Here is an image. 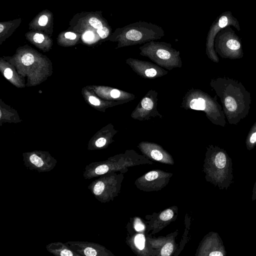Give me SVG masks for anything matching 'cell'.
I'll return each mask as SVG.
<instances>
[{"instance_id":"cell-1","label":"cell","mask_w":256,"mask_h":256,"mask_svg":"<svg viewBox=\"0 0 256 256\" xmlns=\"http://www.w3.org/2000/svg\"><path fill=\"white\" fill-rule=\"evenodd\" d=\"M203 171L206 180L220 190H227L233 183L232 160L220 148L212 146L207 148Z\"/></svg>"},{"instance_id":"cell-2","label":"cell","mask_w":256,"mask_h":256,"mask_svg":"<svg viewBox=\"0 0 256 256\" xmlns=\"http://www.w3.org/2000/svg\"><path fill=\"white\" fill-rule=\"evenodd\" d=\"M164 36L162 28L150 22L139 21L118 28L108 40L118 42L116 48L144 44L160 39Z\"/></svg>"},{"instance_id":"cell-3","label":"cell","mask_w":256,"mask_h":256,"mask_svg":"<svg viewBox=\"0 0 256 256\" xmlns=\"http://www.w3.org/2000/svg\"><path fill=\"white\" fill-rule=\"evenodd\" d=\"M152 164L154 162L144 155L133 150H128L106 160L93 162L86 165L83 176L84 179L90 180L112 172L125 173L128 171V168L134 166Z\"/></svg>"},{"instance_id":"cell-4","label":"cell","mask_w":256,"mask_h":256,"mask_svg":"<svg viewBox=\"0 0 256 256\" xmlns=\"http://www.w3.org/2000/svg\"><path fill=\"white\" fill-rule=\"evenodd\" d=\"M139 50L140 55L149 58L167 70L182 67L180 52L174 48L170 43L152 40L140 46Z\"/></svg>"},{"instance_id":"cell-5","label":"cell","mask_w":256,"mask_h":256,"mask_svg":"<svg viewBox=\"0 0 256 256\" xmlns=\"http://www.w3.org/2000/svg\"><path fill=\"white\" fill-rule=\"evenodd\" d=\"M124 174L112 172L101 175L89 184L88 189L102 203L112 201L120 192Z\"/></svg>"},{"instance_id":"cell-6","label":"cell","mask_w":256,"mask_h":256,"mask_svg":"<svg viewBox=\"0 0 256 256\" xmlns=\"http://www.w3.org/2000/svg\"><path fill=\"white\" fill-rule=\"evenodd\" d=\"M69 25L67 30L82 34L90 32H96L98 29L109 26L101 11L78 12L73 16Z\"/></svg>"},{"instance_id":"cell-7","label":"cell","mask_w":256,"mask_h":256,"mask_svg":"<svg viewBox=\"0 0 256 256\" xmlns=\"http://www.w3.org/2000/svg\"><path fill=\"white\" fill-rule=\"evenodd\" d=\"M158 93L155 90H150L141 99L132 112L130 117L140 121L156 118H162L163 116L158 112Z\"/></svg>"},{"instance_id":"cell-8","label":"cell","mask_w":256,"mask_h":256,"mask_svg":"<svg viewBox=\"0 0 256 256\" xmlns=\"http://www.w3.org/2000/svg\"><path fill=\"white\" fill-rule=\"evenodd\" d=\"M172 173L160 170L150 171L138 178L134 182L136 188L143 192L160 190L168 184Z\"/></svg>"},{"instance_id":"cell-9","label":"cell","mask_w":256,"mask_h":256,"mask_svg":"<svg viewBox=\"0 0 256 256\" xmlns=\"http://www.w3.org/2000/svg\"><path fill=\"white\" fill-rule=\"evenodd\" d=\"M228 26H233L238 32L240 30L238 20L232 15L230 11L223 12L217 17L210 26L206 42V51L208 56H215L214 44L216 35L219 31Z\"/></svg>"},{"instance_id":"cell-10","label":"cell","mask_w":256,"mask_h":256,"mask_svg":"<svg viewBox=\"0 0 256 256\" xmlns=\"http://www.w3.org/2000/svg\"><path fill=\"white\" fill-rule=\"evenodd\" d=\"M126 62L134 72L144 78H160L168 72L164 68L148 61L130 58H127Z\"/></svg>"},{"instance_id":"cell-11","label":"cell","mask_w":256,"mask_h":256,"mask_svg":"<svg viewBox=\"0 0 256 256\" xmlns=\"http://www.w3.org/2000/svg\"><path fill=\"white\" fill-rule=\"evenodd\" d=\"M25 166L38 172H48L56 166L57 161L48 154L31 152L24 154Z\"/></svg>"},{"instance_id":"cell-12","label":"cell","mask_w":256,"mask_h":256,"mask_svg":"<svg viewBox=\"0 0 256 256\" xmlns=\"http://www.w3.org/2000/svg\"><path fill=\"white\" fill-rule=\"evenodd\" d=\"M226 252L217 232H210L205 236L197 250L196 256H225Z\"/></svg>"},{"instance_id":"cell-13","label":"cell","mask_w":256,"mask_h":256,"mask_svg":"<svg viewBox=\"0 0 256 256\" xmlns=\"http://www.w3.org/2000/svg\"><path fill=\"white\" fill-rule=\"evenodd\" d=\"M214 44L215 47L222 51L239 52L242 48L240 40L231 26H226L219 31Z\"/></svg>"},{"instance_id":"cell-14","label":"cell","mask_w":256,"mask_h":256,"mask_svg":"<svg viewBox=\"0 0 256 256\" xmlns=\"http://www.w3.org/2000/svg\"><path fill=\"white\" fill-rule=\"evenodd\" d=\"M137 146L143 155L150 160L164 164H174L172 156L158 144L142 141Z\"/></svg>"},{"instance_id":"cell-15","label":"cell","mask_w":256,"mask_h":256,"mask_svg":"<svg viewBox=\"0 0 256 256\" xmlns=\"http://www.w3.org/2000/svg\"><path fill=\"white\" fill-rule=\"evenodd\" d=\"M70 248L80 256H114L103 246L94 242L82 241H68L66 242Z\"/></svg>"},{"instance_id":"cell-16","label":"cell","mask_w":256,"mask_h":256,"mask_svg":"<svg viewBox=\"0 0 256 256\" xmlns=\"http://www.w3.org/2000/svg\"><path fill=\"white\" fill-rule=\"evenodd\" d=\"M30 30L44 33L50 36L54 32V15L52 12L45 9L38 12L28 24Z\"/></svg>"},{"instance_id":"cell-17","label":"cell","mask_w":256,"mask_h":256,"mask_svg":"<svg viewBox=\"0 0 256 256\" xmlns=\"http://www.w3.org/2000/svg\"><path fill=\"white\" fill-rule=\"evenodd\" d=\"M177 214L174 216V208H170L161 212L154 222L148 228L149 230H152V234L160 232L166 226L174 220Z\"/></svg>"},{"instance_id":"cell-18","label":"cell","mask_w":256,"mask_h":256,"mask_svg":"<svg viewBox=\"0 0 256 256\" xmlns=\"http://www.w3.org/2000/svg\"><path fill=\"white\" fill-rule=\"evenodd\" d=\"M46 248L48 252L56 256H80L72 250L66 243L52 242L47 244Z\"/></svg>"},{"instance_id":"cell-19","label":"cell","mask_w":256,"mask_h":256,"mask_svg":"<svg viewBox=\"0 0 256 256\" xmlns=\"http://www.w3.org/2000/svg\"><path fill=\"white\" fill-rule=\"evenodd\" d=\"M26 38L32 43L42 48H49L52 44L50 36L37 31L30 30L25 34Z\"/></svg>"},{"instance_id":"cell-20","label":"cell","mask_w":256,"mask_h":256,"mask_svg":"<svg viewBox=\"0 0 256 256\" xmlns=\"http://www.w3.org/2000/svg\"><path fill=\"white\" fill-rule=\"evenodd\" d=\"M21 18H16L0 22V44L10 37L20 25Z\"/></svg>"},{"instance_id":"cell-21","label":"cell","mask_w":256,"mask_h":256,"mask_svg":"<svg viewBox=\"0 0 256 256\" xmlns=\"http://www.w3.org/2000/svg\"><path fill=\"white\" fill-rule=\"evenodd\" d=\"M130 242V245L134 251L141 256L153 255L152 251L146 248V238L142 232L136 234Z\"/></svg>"},{"instance_id":"cell-22","label":"cell","mask_w":256,"mask_h":256,"mask_svg":"<svg viewBox=\"0 0 256 256\" xmlns=\"http://www.w3.org/2000/svg\"><path fill=\"white\" fill-rule=\"evenodd\" d=\"M82 34L70 30H64L60 32L58 36V40L60 44H74L80 39Z\"/></svg>"},{"instance_id":"cell-23","label":"cell","mask_w":256,"mask_h":256,"mask_svg":"<svg viewBox=\"0 0 256 256\" xmlns=\"http://www.w3.org/2000/svg\"><path fill=\"white\" fill-rule=\"evenodd\" d=\"M174 236H166L165 242L160 250L159 255L170 256L172 254L174 248Z\"/></svg>"},{"instance_id":"cell-24","label":"cell","mask_w":256,"mask_h":256,"mask_svg":"<svg viewBox=\"0 0 256 256\" xmlns=\"http://www.w3.org/2000/svg\"><path fill=\"white\" fill-rule=\"evenodd\" d=\"M96 32L102 40L108 38L112 34V28L110 25L98 29Z\"/></svg>"},{"instance_id":"cell-25","label":"cell","mask_w":256,"mask_h":256,"mask_svg":"<svg viewBox=\"0 0 256 256\" xmlns=\"http://www.w3.org/2000/svg\"><path fill=\"white\" fill-rule=\"evenodd\" d=\"M34 56L31 52H25L21 57V62L24 66H30L34 63Z\"/></svg>"},{"instance_id":"cell-26","label":"cell","mask_w":256,"mask_h":256,"mask_svg":"<svg viewBox=\"0 0 256 256\" xmlns=\"http://www.w3.org/2000/svg\"><path fill=\"white\" fill-rule=\"evenodd\" d=\"M224 104L226 109L230 112H234L236 109V104L232 97L226 98L224 100Z\"/></svg>"},{"instance_id":"cell-27","label":"cell","mask_w":256,"mask_h":256,"mask_svg":"<svg viewBox=\"0 0 256 256\" xmlns=\"http://www.w3.org/2000/svg\"><path fill=\"white\" fill-rule=\"evenodd\" d=\"M134 227L138 232H142L145 230V226L138 218H135L134 221Z\"/></svg>"},{"instance_id":"cell-28","label":"cell","mask_w":256,"mask_h":256,"mask_svg":"<svg viewBox=\"0 0 256 256\" xmlns=\"http://www.w3.org/2000/svg\"><path fill=\"white\" fill-rule=\"evenodd\" d=\"M108 142V140L106 138L100 137L96 140L95 146L98 148H102L104 147Z\"/></svg>"},{"instance_id":"cell-29","label":"cell","mask_w":256,"mask_h":256,"mask_svg":"<svg viewBox=\"0 0 256 256\" xmlns=\"http://www.w3.org/2000/svg\"><path fill=\"white\" fill-rule=\"evenodd\" d=\"M89 102L90 104L94 106H100V102L98 99L94 96H90L88 98Z\"/></svg>"},{"instance_id":"cell-30","label":"cell","mask_w":256,"mask_h":256,"mask_svg":"<svg viewBox=\"0 0 256 256\" xmlns=\"http://www.w3.org/2000/svg\"><path fill=\"white\" fill-rule=\"evenodd\" d=\"M4 74L7 79H10L12 76V71L10 68H6L5 69Z\"/></svg>"},{"instance_id":"cell-31","label":"cell","mask_w":256,"mask_h":256,"mask_svg":"<svg viewBox=\"0 0 256 256\" xmlns=\"http://www.w3.org/2000/svg\"><path fill=\"white\" fill-rule=\"evenodd\" d=\"M256 142V132L253 133L250 138V143L252 145Z\"/></svg>"},{"instance_id":"cell-32","label":"cell","mask_w":256,"mask_h":256,"mask_svg":"<svg viewBox=\"0 0 256 256\" xmlns=\"http://www.w3.org/2000/svg\"><path fill=\"white\" fill-rule=\"evenodd\" d=\"M252 201H254L256 200V182L254 184V186L253 188L252 192Z\"/></svg>"}]
</instances>
